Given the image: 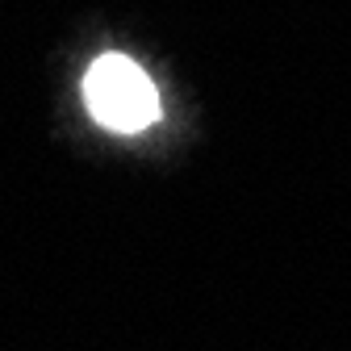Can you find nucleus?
Returning a JSON list of instances; mask_svg holds the SVG:
<instances>
[{
    "instance_id": "nucleus-1",
    "label": "nucleus",
    "mask_w": 351,
    "mask_h": 351,
    "mask_svg": "<svg viewBox=\"0 0 351 351\" xmlns=\"http://www.w3.org/2000/svg\"><path fill=\"white\" fill-rule=\"evenodd\" d=\"M84 105L105 130L138 134L159 117V93L151 75L125 55H101L84 75Z\"/></svg>"
}]
</instances>
